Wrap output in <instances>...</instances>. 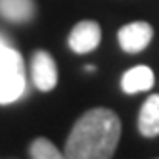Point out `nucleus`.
<instances>
[{"instance_id": "obj_1", "label": "nucleus", "mask_w": 159, "mask_h": 159, "mask_svg": "<svg viewBox=\"0 0 159 159\" xmlns=\"http://www.w3.org/2000/svg\"><path fill=\"white\" fill-rule=\"evenodd\" d=\"M119 136V117L107 107H94L75 123L63 155L71 159H107L115 153Z\"/></svg>"}, {"instance_id": "obj_2", "label": "nucleus", "mask_w": 159, "mask_h": 159, "mask_svg": "<svg viewBox=\"0 0 159 159\" xmlns=\"http://www.w3.org/2000/svg\"><path fill=\"white\" fill-rule=\"evenodd\" d=\"M25 90V71L19 52L0 48V104H12Z\"/></svg>"}, {"instance_id": "obj_3", "label": "nucleus", "mask_w": 159, "mask_h": 159, "mask_svg": "<svg viewBox=\"0 0 159 159\" xmlns=\"http://www.w3.org/2000/svg\"><path fill=\"white\" fill-rule=\"evenodd\" d=\"M153 37V29L150 23L146 21H134V23H129L119 29V44L125 52L129 54H138L144 48H148V44L152 42Z\"/></svg>"}, {"instance_id": "obj_4", "label": "nucleus", "mask_w": 159, "mask_h": 159, "mask_svg": "<svg viewBox=\"0 0 159 159\" xmlns=\"http://www.w3.org/2000/svg\"><path fill=\"white\" fill-rule=\"evenodd\" d=\"M31 71H33V83L42 92H48L58 84V67H56V61L48 52L39 50L33 54Z\"/></svg>"}, {"instance_id": "obj_5", "label": "nucleus", "mask_w": 159, "mask_h": 159, "mask_svg": "<svg viewBox=\"0 0 159 159\" xmlns=\"http://www.w3.org/2000/svg\"><path fill=\"white\" fill-rule=\"evenodd\" d=\"M102 39V29L96 21H81L77 23L69 35V48L77 54H88L98 48Z\"/></svg>"}, {"instance_id": "obj_6", "label": "nucleus", "mask_w": 159, "mask_h": 159, "mask_svg": "<svg viewBox=\"0 0 159 159\" xmlns=\"http://www.w3.org/2000/svg\"><path fill=\"white\" fill-rule=\"evenodd\" d=\"M153 71L146 65H136L132 69H129L121 79V88L127 94H138L144 90H150L153 86Z\"/></svg>"}, {"instance_id": "obj_7", "label": "nucleus", "mask_w": 159, "mask_h": 159, "mask_svg": "<svg viewBox=\"0 0 159 159\" xmlns=\"http://www.w3.org/2000/svg\"><path fill=\"white\" fill-rule=\"evenodd\" d=\"M138 130L146 138L159 136V94H152L144 102L138 115Z\"/></svg>"}, {"instance_id": "obj_8", "label": "nucleus", "mask_w": 159, "mask_h": 159, "mask_svg": "<svg viewBox=\"0 0 159 159\" xmlns=\"http://www.w3.org/2000/svg\"><path fill=\"white\" fill-rule=\"evenodd\" d=\"M0 16L14 23H25L35 16L33 0H0Z\"/></svg>"}, {"instance_id": "obj_9", "label": "nucleus", "mask_w": 159, "mask_h": 159, "mask_svg": "<svg viewBox=\"0 0 159 159\" xmlns=\"http://www.w3.org/2000/svg\"><path fill=\"white\" fill-rule=\"evenodd\" d=\"M31 157L35 159H60L63 153L56 148L50 140L46 138H37L35 142L31 144V150H29Z\"/></svg>"}, {"instance_id": "obj_10", "label": "nucleus", "mask_w": 159, "mask_h": 159, "mask_svg": "<svg viewBox=\"0 0 159 159\" xmlns=\"http://www.w3.org/2000/svg\"><path fill=\"white\" fill-rule=\"evenodd\" d=\"M2 46H6V42H4V39H0V48Z\"/></svg>"}]
</instances>
